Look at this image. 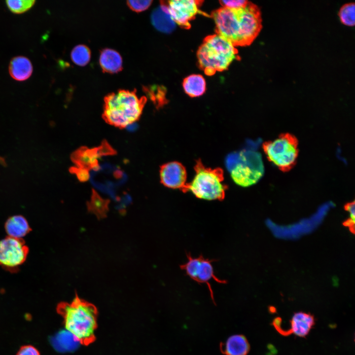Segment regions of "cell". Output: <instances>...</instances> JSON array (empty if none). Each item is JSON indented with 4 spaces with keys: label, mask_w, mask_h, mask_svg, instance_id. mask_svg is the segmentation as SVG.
I'll list each match as a JSON object with an SVG mask.
<instances>
[{
    "label": "cell",
    "mask_w": 355,
    "mask_h": 355,
    "mask_svg": "<svg viewBox=\"0 0 355 355\" xmlns=\"http://www.w3.org/2000/svg\"><path fill=\"white\" fill-rule=\"evenodd\" d=\"M212 16L215 23L216 34L235 47L250 44L262 28L259 9L249 2L238 9L220 7L214 11Z\"/></svg>",
    "instance_id": "cell-1"
},
{
    "label": "cell",
    "mask_w": 355,
    "mask_h": 355,
    "mask_svg": "<svg viewBox=\"0 0 355 355\" xmlns=\"http://www.w3.org/2000/svg\"><path fill=\"white\" fill-rule=\"evenodd\" d=\"M146 100L145 96L139 98L136 89H121L107 94L104 98L103 118L112 126L128 127L140 118Z\"/></svg>",
    "instance_id": "cell-2"
},
{
    "label": "cell",
    "mask_w": 355,
    "mask_h": 355,
    "mask_svg": "<svg viewBox=\"0 0 355 355\" xmlns=\"http://www.w3.org/2000/svg\"><path fill=\"white\" fill-rule=\"evenodd\" d=\"M63 316L67 331L81 343L91 342L97 327V311L91 304L76 297L71 303H63L58 307Z\"/></svg>",
    "instance_id": "cell-3"
},
{
    "label": "cell",
    "mask_w": 355,
    "mask_h": 355,
    "mask_svg": "<svg viewBox=\"0 0 355 355\" xmlns=\"http://www.w3.org/2000/svg\"><path fill=\"white\" fill-rule=\"evenodd\" d=\"M197 56L200 68L209 76L226 70L234 60L238 59L235 46L216 34L205 37L198 49Z\"/></svg>",
    "instance_id": "cell-4"
},
{
    "label": "cell",
    "mask_w": 355,
    "mask_h": 355,
    "mask_svg": "<svg viewBox=\"0 0 355 355\" xmlns=\"http://www.w3.org/2000/svg\"><path fill=\"white\" fill-rule=\"evenodd\" d=\"M194 168V178L190 183H187L183 191H189L201 199L208 201L223 200L227 187L223 183L222 170L207 168L201 161L197 162Z\"/></svg>",
    "instance_id": "cell-5"
},
{
    "label": "cell",
    "mask_w": 355,
    "mask_h": 355,
    "mask_svg": "<svg viewBox=\"0 0 355 355\" xmlns=\"http://www.w3.org/2000/svg\"><path fill=\"white\" fill-rule=\"evenodd\" d=\"M226 165L233 181L243 187L256 183L264 171L261 155L251 150H243L229 155Z\"/></svg>",
    "instance_id": "cell-6"
},
{
    "label": "cell",
    "mask_w": 355,
    "mask_h": 355,
    "mask_svg": "<svg viewBox=\"0 0 355 355\" xmlns=\"http://www.w3.org/2000/svg\"><path fill=\"white\" fill-rule=\"evenodd\" d=\"M263 150L268 160L283 172L291 170L298 156V141L292 134L286 133L276 139L265 142Z\"/></svg>",
    "instance_id": "cell-7"
},
{
    "label": "cell",
    "mask_w": 355,
    "mask_h": 355,
    "mask_svg": "<svg viewBox=\"0 0 355 355\" xmlns=\"http://www.w3.org/2000/svg\"><path fill=\"white\" fill-rule=\"evenodd\" d=\"M90 180L94 187L110 196L119 204L127 194L121 197L117 194V190L127 180L126 174L118 167L109 163H103L92 170Z\"/></svg>",
    "instance_id": "cell-8"
},
{
    "label": "cell",
    "mask_w": 355,
    "mask_h": 355,
    "mask_svg": "<svg viewBox=\"0 0 355 355\" xmlns=\"http://www.w3.org/2000/svg\"><path fill=\"white\" fill-rule=\"evenodd\" d=\"M187 260L180 265L181 270L193 281L199 284H207L212 299L214 301L213 291L209 282L213 280L220 284H225L226 281L220 280L214 274L212 265L213 260L204 257L200 255L197 257H193L190 253L186 254Z\"/></svg>",
    "instance_id": "cell-9"
},
{
    "label": "cell",
    "mask_w": 355,
    "mask_h": 355,
    "mask_svg": "<svg viewBox=\"0 0 355 355\" xmlns=\"http://www.w3.org/2000/svg\"><path fill=\"white\" fill-rule=\"evenodd\" d=\"M29 249L22 239L7 237L0 241V266L16 272L26 260Z\"/></svg>",
    "instance_id": "cell-10"
},
{
    "label": "cell",
    "mask_w": 355,
    "mask_h": 355,
    "mask_svg": "<svg viewBox=\"0 0 355 355\" xmlns=\"http://www.w3.org/2000/svg\"><path fill=\"white\" fill-rule=\"evenodd\" d=\"M115 154L114 149L105 141L97 147H80L71 154V158L75 167L89 171L99 166V159L102 157Z\"/></svg>",
    "instance_id": "cell-11"
},
{
    "label": "cell",
    "mask_w": 355,
    "mask_h": 355,
    "mask_svg": "<svg viewBox=\"0 0 355 355\" xmlns=\"http://www.w3.org/2000/svg\"><path fill=\"white\" fill-rule=\"evenodd\" d=\"M202 2L195 0H173L167 1L166 4L175 23L182 28L189 29L190 22L200 13L199 8Z\"/></svg>",
    "instance_id": "cell-12"
},
{
    "label": "cell",
    "mask_w": 355,
    "mask_h": 355,
    "mask_svg": "<svg viewBox=\"0 0 355 355\" xmlns=\"http://www.w3.org/2000/svg\"><path fill=\"white\" fill-rule=\"evenodd\" d=\"M160 177L161 183L168 188L183 191L187 185L185 168L178 162L163 165L160 170Z\"/></svg>",
    "instance_id": "cell-13"
},
{
    "label": "cell",
    "mask_w": 355,
    "mask_h": 355,
    "mask_svg": "<svg viewBox=\"0 0 355 355\" xmlns=\"http://www.w3.org/2000/svg\"><path fill=\"white\" fill-rule=\"evenodd\" d=\"M290 327L287 335L292 333L299 337L307 336L315 323L314 317L310 313L302 312L295 313L290 321Z\"/></svg>",
    "instance_id": "cell-14"
},
{
    "label": "cell",
    "mask_w": 355,
    "mask_h": 355,
    "mask_svg": "<svg viewBox=\"0 0 355 355\" xmlns=\"http://www.w3.org/2000/svg\"><path fill=\"white\" fill-rule=\"evenodd\" d=\"M151 22L158 31L170 33L174 31L176 23L172 19L164 1H161L160 5L155 8L151 15Z\"/></svg>",
    "instance_id": "cell-15"
},
{
    "label": "cell",
    "mask_w": 355,
    "mask_h": 355,
    "mask_svg": "<svg viewBox=\"0 0 355 355\" xmlns=\"http://www.w3.org/2000/svg\"><path fill=\"white\" fill-rule=\"evenodd\" d=\"M220 349L225 355H247L250 346L245 336L235 334L229 337L224 343L220 344Z\"/></svg>",
    "instance_id": "cell-16"
},
{
    "label": "cell",
    "mask_w": 355,
    "mask_h": 355,
    "mask_svg": "<svg viewBox=\"0 0 355 355\" xmlns=\"http://www.w3.org/2000/svg\"><path fill=\"white\" fill-rule=\"evenodd\" d=\"M9 73L14 79L22 81L28 79L33 72V66L30 60L22 56L13 58L9 65Z\"/></svg>",
    "instance_id": "cell-17"
},
{
    "label": "cell",
    "mask_w": 355,
    "mask_h": 355,
    "mask_svg": "<svg viewBox=\"0 0 355 355\" xmlns=\"http://www.w3.org/2000/svg\"><path fill=\"white\" fill-rule=\"evenodd\" d=\"M99 63L105 72L114 73L122 69V58L117 51L112 49L106 48L101 51Z\"/></svg>",
    "instance_id": "cell-18"
},
{
    "label": "cell",
    "mask_w": 355,
    "mask_h": 355,
    "mask_svg": "<svg viewBox=\"0 0 355 355\" xmlns=\"http://www.w3.org/2000/svg\"><path fill=\"white\" fill-rule=\"evenodd\" d=\"M5 229L9 237L21 239L31 230L27 220L21 215L9 217L5 224Z\"/></svg>",
    "instance_id": "cell-19"
},
{
    "label": "cell",
    "mask_w": 355,
    "mask_h": 355,
    "mask_svg": "<svg viewBox=\"0 0 355 355\" xmlns=\"http://www.w3.org/2000/svg\"><path fill=\"white\" fill-rule=\"evenodd\" d=\"M182 86L185 92L191 97L202 95L206 89L205 79L200 74L188 76L183 80Z\"/></svg>",
    "instance_id": "cell-20"
},
{
    "label": "cell",
    "mask_w": 355,
    "mask_h": 355,
    "mask_svg": "<svg viewBox=\"0 0 355 355\" xmlns=\"http://www.w3.org/2000/svg\"><path fill=\"white\" fill-rule=\"evenodd\" d=\"M110 201L102 197L95 190H92L90 200L87 202L88 212L96 215L98 219L106 216Z\"/></svg>",
    "instance_id": "cell-21"
},
{
    "label": "cell",
    "mask_w": 355,
    "mask_h": 355,
    "mask_svg": "<svg viewBox=\"0 0 355 355\" xmlns=\"http://www.w3.org/2000/svg\"><path fill=\"white\" fill-rule=\"evenodd\" d=\"M75 341H78L67 330L59 332L51 340L53 347L59 351L71 350L75 347Z\"/></svg>",
    "instance_id": "cell-22"
},
{
    "label": "cell",
    "mask_w": 355,
    "mask_h": 355,
    "mask_svg": "<svg viewBox=\"0 0 355 355\" xmlns=\"http://www.w3.org/2000/svg\"><path fill=\"white\" fill-rule=\"evenodd\" d=\"M91 58L90 49L85 45L79 44L75 46L71 52V59L74 63L84 66L87 64Z\"/></svg>",
    "instance_id": "cell-23"
},
{
    "label": "cell",
    "mask_w": 355,
    "mask_h": 355,
    "mask_svg": "<svg viewBox=\"0 0 355 355\" xmlns=\"http://www.w3.org/2000/svg\"><path fill=\"white\" fill-rule=\"evenodd\" d=\"M143 90L153 102L155 106L159 108L165 104V91L159 86L143 87Z\"/></svg>",
    "instance_id": "cell-24"
},
{
    "label": "cell",
    "mask_w": 355,
    "mask_h": 355,
    "mask_svg": "<svg viewBox=\"0 0 355 355\" xmlns=\"http://www.w3.org/2000/svg\"><path fill=\"white\" fill-rule=\"evenodd\" d=\"M340 21L345 25L352 27L355 23V5L354 3L344 4L339 12Z\"/></svg>",
    "instance_id": "cell-25"
},
{
    "label": "cell",
    "mask_w": 355,
    "mask_h": 355,
    "mask_svg": "<svg viewBox=\"0 0 355 355\" xmlns=\"http://www.w3.org/2000/svg\"><path fill=\"white\" fill-rule=\"evenodd\" d=\"M35 2L34 0H9L6 1V3L11 12L20 14L30 9Z\"/></svg>",
    "instance_id": "cell-26"
},
{
    "label": "cell",
    "mask_w": 355,
    "mask_h": 355,
    "mask_svg": "<svg viewBox=\"0 0 355 355\" xmlns=\"http://www.w3.org/2000/svg\"><path fill=\"white\" fill-rule=\"evenodd\" d=\"M152 2V0H127V4L131 9L139 12L147 9Z\"/></svg>",
    "instance_id": "cell-27"
},
{
    "label": "cell",
    "mask_w": 355,
    "mask_h": 355,
    "mask_svg": "<svg viewBox=\"0 0 355 355\" xmlns=\"http://www.w3.org/2000/svg\"><path fill=\"white\" fill-rule=\"evenodd\" d=\"M222 7L231 9H238L245 6L248 2L247 0H233L220 1Z\"/></svg>",
    "instance_id": "cell-28"
},
{
    "label": "cell",
    "mask_w": 355,
    "mask_h": 355,
    "mask_svg": "<svg viewBox=\"0 0 355 355\" xmlns=\"http://www.w3.org/2000/svg\"><path fill=\"white\" fill-rule=\"evenodd\" d=\"M69 171L71 173L75 174L80 181H86L90 178L89 171L83 169L72 166Z\"/></svg>",
    "instance_id": "cell-29"
},
{
    "label": "cell",
    "mask_w": 355,
    "mask_h": 355,
    "mask_svg": "<svg viewBox=\"0 0 355 355\" xmlns=\"http://www.w3.org/2000/svg\"><path fill=\"white\" fill-rule=\"evenodd\" d=\"M16 355H40L38 351L31 345L22 347Z\"/></svg>",
    "instance_id": "cell-30"
},
{
    "label": "cell",
    "mask_w": 355,
    "mask_h": 355,
    "mask_svg": "<svg viewBox=\"0 0 355 355\" xmlns=\"http://www.w3.org/2000/svg\"><path fill=\"white\" fill-rule=\"evenodd\" d=\"M346 209L349 212L350 214V220L349 221V225L351 224L353 225L355 220V204L354 202L348 204L346 205Z\"/></svg>",
    "instance_id": "cell-31"
},
{
    "label": "cell",
    "mask_w": 355,
    "mask_h": 355,
    "mask_svg": "<svg viewBox=\"0 0 355 355\" xmlns=\"http://www.w3.org/2000/svg\"><path fill=\"white\" fill-rule=\"evenodd\" d=\"M0 164L4 167H6L7 166L5 158L1 156H0Z\"/></svg>",
    "instance_id": "cell-32"
}]
</instances>
